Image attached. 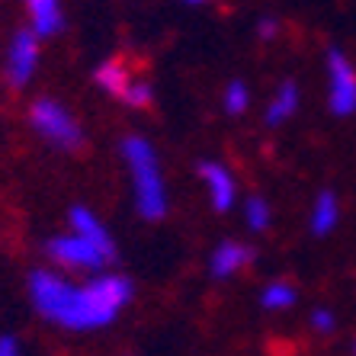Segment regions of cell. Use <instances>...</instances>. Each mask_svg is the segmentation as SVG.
I'll return each instance as SVG.
<instances>
[{"mask_svg": "<svg viewBox=\"0 0 356 356\" xmlns=\"http://www.w3.org/2000/svg\"><path fill=\"white\" fill-rule=\"evenodd\" d=\"M327 109L340 119L356 113V67L337 45L327 49Z\"/></svg>", "mask_w": 356, "mask_h": 356, "instance_id": "5", "label": "cell"}, {"mask_svg": "<svg viewBox=\"0 0 356 356\" xmlns=\"http://www.w3.org/2000/svg\"><path fill=\"white\" fill-rule=\"evenodd\" d=\"M35 67H39V35L33 29H19L13 39H10V49H7V81L10 87H26L33 81Z\"/></svg>", "mask_w": 356, "mask_h": 356, "instance_id": "6", "label": "cell"}, {"mask_svg": "<svg viewBox=\"0 0 356 356\" xmlns=\"http://www.w3.org/2000/svg\"><path fill=\"white\" fill-rule=\"evenodd\" d=\"M353 356H356V340H353Z\"/></svg>", "mask_w": 356, "mask_h": 356, "instance_id": "22", "label": "cell"}, {"mask_svg": "<svg viewBox=\"0 0 356 356\" xmlns=\"http://www.w3.org/2000/svg\"><path fill=\"white\" fill-rule=\"evenodd\" d=\"M280 35V19L276 17H260L257 19V39L260 42H273Z\"/></svg>", "mask_w": 356, "mask_h": 356, "instance_id": "19", "label": "cell"}, {"mask_svg": "<svg viewBox=\"0 0 356 356\" xmlns=\"http://www.w3.org/2000/svg\"><path fill=\"white\" fill-rule=\"evenodd\" d=\"M222 103H225V113H228V116H241V113H248V106H250V87L244 81H232L228 87H225Z\"/></svg>", "mask_w": 356, "mask_h": 356, "instance_id": "16", "label": "cell"}, {"mask_svg": "<svg viewBox=\"0 0 356 356\" xmlns=\"http://www.w3.org/2000/svg\"><path fill=\"white\" fill-rule=\"evenodd\" d=\"M244 222H248L250 232H266L270 228V222H273V212H270V202H266L264 196H250L248 202H244Z\"/></svg>", "mask_w": 356, "mask_h": 356, "instance_id": "15", "label": "cell"}, {"mask_svg": "<svg viewBox=\"0 0 356 356\" xmlns=\"http://www.w3.org/2000/svg\"><path fill=\"white\" fill-rule=\"evenodd\" d=\"M298 103H302V93H298V83L296 81H282L280 87H276L273 99H270V106H266L264 113V122L270 125V129H276V125L289 122L292 116H296Z\"/></svg>", "mask_w": 356, "mask_h": 356, "instance_id": "10", "label": "cell"}, {"mask_svg": "<svg viewBox=\"0 0 356 356\" xmlns=\"http://www.w3.org/2000/svg\"><path fill=\"white\" fill-rule=\"evenodd\" d=\"M71 232H81V234H87V238L99 241V244H106V248H116V244H113V238H109V232H106V225L99 222V218L93 216L87 206H74V209H71Z\"/></svg>", "mask_w": 356, "mask_h": 356, "instance_id": "14", "label": "cell"}, {"mask_svg": "<svg viewBox=\"0 0 356 356\" xmlns=\"http://www.w3.org/2000/svg\"><path fill=\"white\" fill-rule=\"evenodd\" d=\"M93 81H97V87H99L103 93H109V97L122 99L125 87L132 83V74H129V67H125V61L109 58V61H103V65H99L97 71H93Z\"/></svg>", "mask_w": 356, "mask_h": 356, "instance_id": "12", "label": "cell"}, {"mask_svg": "<svg viewBox=\"0 0 356 356\" xmlns=\"http://www.w3.org/2000/svg\"><path fill=\"white\" fill-rule=\"evenodd\" d=\"M135 289L129 276L93 273L90 280L74 282L58 270H33L29 273V298L45 321L65 331H99L119 318Z\"/></svg>", "mask_w": 356, "mask_h": 356, "instance_id": "1", "label": "cell"}, {"mask_svg": "<svg viewBox=\"0 0 356 356\" xmlns=\"http://www.w3.org/2000/svg\"><path fill=\"white\" fill-rule=\"evenodd\" d=\"M29 122H33V129L42 138L51 141V145L61 151H77L83 145L81 122L61 106L58 99H49V97L35 99L33 109H29Z\"/></svg>", "mask_w": 356, "mask_h": 356, "instance_id": "4", "label": "cell"}, {"mask_svg": "<svg viewBox=\"0 0 356 356\" xmlns=\"http://www.w3.org/2000/svg\"><path fill=\"white\" fill-rule=\"evenodd\" d=\"M254 248L250 244H241V241H222L212 257H209V276L212 280H232L234 273H241L244 266L254 264Z\"/></svg>", "mask_w": 356, "mask_h": 356, "instance_id": "8", "label": "cell"}, {"mask_svg": "<svg viewBox=\"0 0 356 356\" xmlns=\"http://www.w3.org/2000/svg\"><path fill=\"white\" fill-rule=\"evenodd\" d=\"M49 257L55 260V266L61 270H77V273H99L103 266H109L116 260V248H106L99 241L87 238L81 232L58 234L45 244Z\"/></svg>", "mask_w": 356, "mask_h": 356, "instance_id": "3", "label": "cell"}, {"mask_svg": "<svg viewBox=\"0 0 356 356\" xmlns=\"http://www.w3.org/2000/svg\"><path fill=\"white\" fill-rule=\"evenodd\" d=\"M186 3H206V0H186Z\"/></svg>", "mask_w": 356, "mask_h": 356, "instance_id": "21", "label": "cell"}, {"mask_svg": "<svg viewBox=\"0 0 356 356\" xmlns=\"http://www.w3.org/2000/svg\"><path fill=\"white\" fill-rule=\"evenodd\" d=\"M298 302V292L289 280H270L260 289V308L264 312H289Z\"/></svg>", "mask_w": 356, "mask_h": 356, "instance_id": "13", "label": "cell"}, {"mask_svg": "<svg viewBox=\"0 0 356 356\" xmlns=\"http://www.w3.org/2000/svg\"><path fill=\"white\" fill-rule=\"evenodd\" d=\"M308 324H312V331H318V334H334L337 331V315H334L331 308H315L312 318H308Z\"/></svg>", "mask_w": 356, "mask_h": 356, "instance_id": "18", "label": "cell"}, {"mask_svg": "<svg viewBox=\"0 0 356 356\" xmlns=\"http://www.w3.org/2000/svg\"><path fill=\"white\" fill-rule=\"evenodd\" d=\"M340 222V199L334 190H321L315 196V206H312V216H308V228L315 238H324L331 234Z\"/></svg>", "mask_w": 356, "mask_h": 356, "instance_id": "11", "label": "cell"}, {"mask_svg": "<svg viewBox=\"0 0 356 356\" xmlns=\"http://www.w3.org/2000/svg\"><path fill=\"white\" fill-rule=\"evenodd\" d=\"M151 99H154V90H151V83L135 81V77H132V83H129V87H125V93H122V103H125V106H132V109L151 106Z\"/></svg>", "mask_w": 356, "mask_h": 356, "instance_id": "17", "label": "cell"}, {"mask_svg": "<svg viewBox=\"0 0 356 356\" xmlns=\"http://www.w3.org/2000/svg\"><path fill=\"white\" fill-rule=\"evenodd\" d=\"M122 158L129 174H132L138 216L145 222H161L167 216V183H164V174H161L154 145L148 138H141V135H129L122 141Z\"/></svg>", "mask_w": 356, "mask_h": 356, "instance_id": "2", "label": "cell"}, {"mask_svg": "<svg viewBox=\"0 0 356 356\" xmlns=\"http://www.w3.org/2000/svg\"><path fill=\"white\" fill-rule=\"evenodd\" d=\"M196 170H199V180L206 183V196L212 202V209L216 212H228L234 206V199H238V186H234L232 170L225 164H218V161H202Z\"/></svg>", "mask_w": 356, "mask_h": 356, "instance_id": "7", "label": "cell"}, {"mask_svg": "<svg viewBox=\"0 0 356 356\" xmlns=\"http://www.w3.org/2000/svg\"><path fill=\"white\" fill-rule=\"evenodd\" d=\"M0 356H19L17 337H10V334H3V337H0Z\"/></svg>", "mask_w": 356, "mask_h": 356, "instance_id": "20", "label": "cell"}, {"mask_svg": "<svg viewBox=\"0 0 356 356\" xmlns=\"http://www.w3.org/2000/svg\"><path fill=\"white\" fill-rule=\"evenodd\" d=\"M26 13H29V29L39 39L61 33L65 26V13H61V0H26Z\"/></svg>", "mask_w": 356, "mask_h": 356, "instance_id": "9", "label": "cell"}]
</instances>
